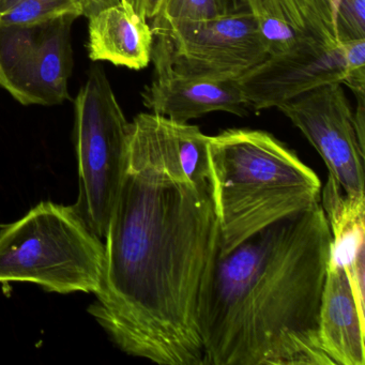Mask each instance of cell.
Listing matches in <instances>:
<instances>
[{"mask_svg": "<svg viewBox=\"0 0 365 365\" xmlns=\"http://www.w3.org/2000/svg\"><path fill=\"white\" fill-rule=\"evenodd\" d=\"M6 225H0V234L3 232L4 228H5Z\"/></svg>", "mask_w": 365, "mask_h": 365, "instance_id": "obj_21", "label": "cell"}, {"mask_svg": "<svg viewBox=\"0 0 365 365\" xmlns=\"http://www.w3.org/2000/svg\"><path fill=\"white\" fill-rule=\"evenodd\" d=\"M320 205L332 237L330 257L345 270L359 313L364 319L365 196L347 195L329 176L322 187Z\"/></svg>", "mask_w": 365, "mask_h": 365, "instance_id": "obj_13", "label": "cell"}, {"mask_svg": "<svg viewBox=\"0 0 365 365\" xmlns=\"http://www.w3.org/2000/svg\"><path fill=\"white\" fill-rule=\"evenodd\" d=\"M153 33L151 61L193 78L237 81L268 57L251 11L170 23Z\"/></svg>", "mask_w": 365, "mask_h": 365, "instance_id": "obj_6", "label": "cell"}, {"mask_svg": "<svg viewBox=\"0 0 365 365\" xmlns=\"http://www.w3.org/2000/svg\"><path fill=\"white\" fill-rule=\"evenodd\" d=\"M337 0H256L255 16L268 56L301 46H341Z\"/></svg>", "mask_w": 365, "mask_h": 365, "instance_id": "obj_11", "label": "cell"}, {"mask_svg": "<svg viewBox=\"0 0 365 365\" xmlns=\"http://www.w3.org/2000/svg\"><path fill=\"white\" fill-rule=\"evenodd\" d=\"M65 14L84 16V0H0V24H31Z\"/></svg>", "mask_w": 365, "mask_h": 365, "instance_id": "obj_15", "label": "cell"}, {"mask_svg": "<svg viewBox=\"0 0 365 365\" xmlns=\"http://www.w3.org/2000/svg\"><path fill=\"white\" fill-rule=\"evenodd\" d=\"M85 16L87 19L97 12L119 3V0H84Z\"/></svg>", "mask_w": 365, "mask_h": 365, "instance_id": "obj_19", "label": "cell"}, {"mask_svg": "<svg viewBox=\"0 0 365 365\" xmlns=\"http://www.w3.org/2000/svg\"><path fill=\"white\" fill-rule=\"evenodd\" d=\"M347 76L343 46H301L271 55L236 81L251 110L279 108L312 89Z\"/></svg>", "mask_w": 365, "mask_h": 365, "instance_id": "obj_9", "label": "cell"}, {"mask_svg": "<svg viewBox=\"0 0 365 365\" xmlns=\"http://www.w3.org/2000/svg\"><path fill=\"white\" fill-rule=\"evenodd\" d=\"M341 83L312 89L279 106L326 163L329 176L347 195H364V147Z\"/></svg>", "mask_w": 365, "mask_h": 365, "instance_id": "obj_8", "label": "cell"}, {"mask_svg": "<svg viewBox=\"0 0 365 365\" xmlns=\"http://www.w3.org/2000/svg\"><path fill=\"white\" fill-rule=\"evenodd\" d=\"M96 301L88 313L130 356L205 365L200 305L219 254L209 179L190 178L173 121L130 123L125 172L110 213Z\"/></svg>", "mask_w": 365, "mask_h": 365, "instance_id": "obj_1", "label": "cell"}, {"mask_svg": "<svg viewBox=\"0 0 365 365\" xmlns=\"http://www.w3.org/2000/svg\"><path fill=\"white\" fill-rule=\"evenodd\" d=\"M228 14L224 0H161L151 29L170 23L206 20Z\"/></svg>", "mask_w": 365, "mask_h": 365, "instance_id": "obj_16", "label": "cell"}, {"mask_svg": "<svg viewBox=\"0 0 365 365\" xmlns=\"http://www.w3.org/2000/svg\"><path fill=\"white\" fill-rule=\"evenodd\" d=\"M78 16L0 24V86L22 106H54L71 99V33Z\"/></svg>", "mask_w": 365, "mask_h": 365, "instance_id": "obj_7", "label": "cell"}, {"mask_svg": "<svg viewBox=\"0 0 365 365\" xmlns=\"http://www.w3.org/2000/svg\"><path fill=\"white\" fill-rule=\"evenodd\" d=\"M208 159L219 255L320 202L316 173L268 132L230 129L209 136Z\"/></svg>", "mask_w": 365, "mask_h": 365, "instance_id": "obj_3", "label": "cell"}, {"mask_svg": "<svg viewBox=\"0 0 365 365\" xmlns=\"http://www.w3.org/2000/svg\"><path fill=\"white\" fill-rule=\"evenodd\" d=\"M88 54L93 61L142 70L151 61L153 33L148 21L127 4L110 6L88 18Z\"/></svg>", "mask_w": 365, "mask_h": 365, "instance_id": "obj_14", "label": "cell"}, {"mask_svg": "<svg viewBox=\"0 0 365 365\" xmlns=\"http://www.w3.org/2000/svg\"><path fill=\"white\" fill-rule=\"evenodd\" d=\"M102 239L72 206L42 202L0 234V283L37 284L57 294L99 288Z\"/></svg>", "mask_w": 365, "mask_h": 365, "instance_id": "obj_4", "label": "cell"}, {"mask_svg": "<svg viewBox=\"0 0 365 365\" xmlns=\"http://www.w3.org/2000/svg\"><path fill=\"white\" fill-rule=\"evenodd\" d=\"M228 14L234 12L251 11L256 0H224Z\"/></svg>", "mask_w": 365, "mask_h": 365, "instance_id": "obj_20", "label": "cell"}, {"mask_svg": "<svg viewBox=\"0 0 365 365\" xmlns=\"http://www.w3.org/2000/svg\"><path fill=\"white\" fill-rule=\"evenodd\" d=\"M74 113L80 191L73 206L89 230L104 239L125 172L130 123L99 66L88 72Z\"/></svg>", "mask_w": 365, "mask_h": 365, "instance_id": "obj_5", "label": "cell"}, {"mask_svg": "<svg viewBox=\"0 0 365 365\" xmlns=\"http://www.w3.org/2000/svg\"><path fill=\"white\" fill-rule=\"evenodd\" d=\"M133 8L136 14H140L146 21H153L157 16L161 0H119Z\"/></svg>", "mask_w": 365, "mask_h": 365, "instance_id": "obj_18", "label": "cell"}, {"mask_svg": "<svg viewBox=\"0 0 365 365\" xmlns=\"http://www.w3.org/2000/svg\"><path fill=\"white\" fill-rule=\"evenodd\" d=\"M331 240L319 202L217 254L198 317L205 365H333L319 339Z\"/></svg>", "mask_w": 365, "mask_h": 365, "instance_id": "obj_2", "label": "cell"}, {"mask_svg": "<svg viewBox=\"0 0 365 365\" xmlns=\"http://www.w3.org/2000/svg\"><path fill=\"white\" fill-rule=\"evenodd\" d=\"M335 25L339 43L365 40V0H337Z\"/></svg>", "mask_w": 365, "mask_h": 365, "instance_id": "obj_17", "label": "cell"}, {"mask_svg": "<svg viewBox=\"0 0 365 365\" xmlns=\"http://www.w3.org/2000/svg\"><path fill=\"white\" fill-rule=\"evenodd\" d=\"M364 322L343 267L329 258L319 311V339L333 365H364Z\"/></svg>", "mask_w": 365, "mask_h": 365, "instance_id": "obj_12", "label": "cell"}, {"mask_svg": "<svg viewBox=\"0 0 365 365\" xmlns=\"http://www.w3.org/2000/svg\"><path fill=\"white\" fill-rule=\"evenodd\" d=\"M155 78L143 91L144 106L153 114L178 123L215 112L245 116L251 110L236 81L183 76L164 61L153 59Z\"/></svg>", "mask_w": 365, "mask_h": 365, "instance_id": "obj_10", "label": "cell"}]
</instances>
